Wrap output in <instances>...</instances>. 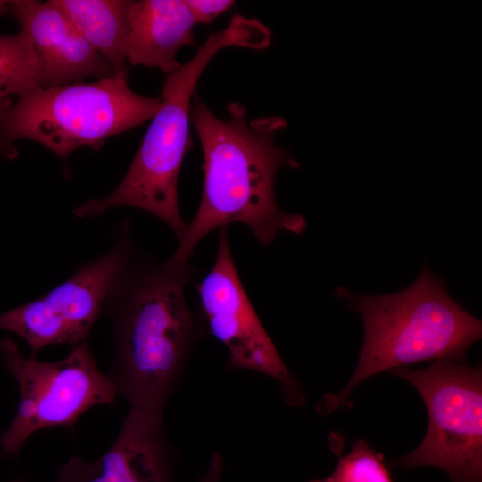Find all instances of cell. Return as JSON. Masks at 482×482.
<instances>
[{"label": "cell", "mask_w": 482, "mask_h": 482, "mask_svg": "<svg viewBox=\"0 0 482 482\" xmlns=\"http://www.w3.org/2000/svg\"><path fill=\"white\" fill-rule=\"evenodd\" d=\"M227 108L229 119L223 120L197 96L190 107L204 153V190L198 211L172 255L180 262H188L212 230L234 222L249 227L262 246L270 245L281 230L300 235L307 227L302 215L282 212L274 195L278 171L299 167L287 150L275 145L287 120L272 115L248 121L243 104L233 102Z\"/></svg>", "instance_id": "1"}, {"label": "cell", "mask_w": 482, "mask_h": 482, "mask_svg": "<svg viewBox=\"0 0 482 482\" xmlns=\"http://www.w3.org/2000/svg\"><path fill=\"white\" fill-rule=\"evenodd\" d=\"M195 269L172 256L124 274L105 308L113 320L109 377L130 407L163 411L206 328L184 295ZM104 308V309H105Z\"/></svg>", "instance_id": "2"}, {"label": "cell", "mask_w": 482, "mask_h": 482, "mask_svg": "<svg viewBox=\"0 0 482 482\" xmlns=\"http://www.w3.org/2000/svg\"><path fill=\"white\" fill-rule=\"evenodd\" d=\"M332 295L361 316L364 337L345 388L317 403L320 415L353 407V390L382 371L431 360L465 364L469 348L482 337L481 320L453 299L445 280L427 263L413 284L396 293L370 295L339 286Z\"/></svg>", "instance_id": "3"}, {"label": "cell", "mask_w": 482, "mask_h": 482, "mask_svg": "<svg viewBox=\"0 0 482 482\" xmlns=\"http://www.w3.org/2000/svg\"><path fill=\"white\" fill-rule=\"evenodd\" d=\"M271 43L268 27L254 18L232 17L222 30L212 34L195 56L166 78L161 107L118 187L107 196L77 206L79 218L97 216L116 206L145 210L164 221L179 241L186 230L178 202V179L189 137L190 100L202 72L221 49L241 46L263 49Z\"/></svg>", "instance_id": "4"}, {"label": "cell", "mask_w": 482, "mask_h": 482, "mask_svg": "<svg viewBox=\"0 0 482 482\" xmlns=\"http://www.w3.org/2000/svg\"><path fill=\"white\" fill-rule=\"evenodd\" d=\"M160 107V98L129 87L127 70L91 83L38 87L0 105V153L11 157L13 143L28 139L66 162L79 147L96 149L152 120Z\"/></svg>", "instance_id": "5"}, {"label": "cell", "mask_w": 482, "mask_h": 482, "mask_svg": "<svg viewBox=\"0 0 482 482\" xmlns=\"http://www.w3.org/2000/svg\"><path fill=\"white\" fill-rule=\"evenodd\" d=\"M390 372L417 389L428 418L420 445L390 466L404 470L436 467L452 482H482L481 366L437 360L424 369Z\"/></svg>", "instance_id": "6"}, {"label": "cell", "mask_w": 482, "mask_h": 482, "mask_svg": "<svg viewBox=\"0 0 482 482\" xmlns=\"http://www.w3.org/2000/svg\"><path fill=\"white\" fill-rule=\"evenodd\" d=\"M0 356L20 393L15 416L0 436V449L7 455H16L37 431L73 426L88 409L112 404L120 395L99 370L87 340L60 361L41 362L24 356L12 339L4 338Z\"/></svg>", "instance_id": "7"}, {"label": "cell", "mask_w": 482, "mask_h": 482, "mask_svg": "<svg viewBox=\"0 0 482 482\" xmlns=\"http://www.w3.org/2000/svg\"><path fill=\"white\" fill-rule=\"evenodd\" d=\"M195 288L206 328L229 350L228 367L267 375L279 383L287 405L304 404L303 388L281 359L239 278L227 227L220 229L212 270Z\"/></svg>", "instance_id": "8"}, {"label": "cell", "mask_w": 482, "mask_h": 482, "mask_svg": "<svg viewBox=\"0 0 482 482\" xmlns=\"http://www.w3.org/2000/svg\"><path fill=\"white\" fill-rule=\"evenodd\" d=\"M130 251L127 239L117 242L46 295L0 313V329L23 338L34 357L50 345L87 340L129 269Z\"/></svg>", "instance_id": "9"}, {"label": "cell", "mask_w": 482, "mask_h": 482, "mask_svg": "<svg viewBox=\"0 0 482 482\" xmlns=\"http://www.w3.org/2000/svg\"><path fill=\"white\" fill-rule=\"evenodd\" d=\"M174 452L163 411L130 407L112 445L96 460L59 466L54 482H174Z\"/></svg>", "instance_id": "10"}, {"label": "cell", "mask_w": 482, "mask_h": 482, "mask_svg": "<svg viewBox=\"0 0 482 482\" xmlns=\"http://www.w3.org/2000/svg\"><path fill=\"white\" fill-rule=\"evenodd\" d=\"M11 13L29 39L38 65L40 87L96 79L114 73L53 0L11 1Z\"/></svg>", "instance_id": "11"}, {"label": "cell", "mask_w": 482, "mask_h": 482, "mask_svg": "<svg viewBox=\"0 0 482 482\" xmlns=\"http://www.w3.org/2000/svg\"><path fill=\"white\" fill-rule=\"evenodd\" d=\"M195 24L185 1H131L128 62L174 72L181 66L176 58L179 49L195 44Z\"/></svg>", "instance_id": "12"}, {"label": "cell", "mask_w": 482, "mask_h": 482, "mask_svg": "<svg viewBox=\"0 0 482 482\" xmlns=\"http://www.w3.org/2000/svg\"><path fill=\"white\" fill-rule=\"evenodd\" d=\"M83 37L111 65L114 73L126 71L130 31L128 0H53Z\"/></svg>", "instance_id": "13"}, {"label": "cell", "mask_w": 482, "mask_h": 482, "mask_svg": "<svg viewBox=\"0 0 482 482\" xmlns=\"http://www.w3.org/2000/svg\"><path fill=\"white\" fill-rule=\"evenodd\" d=\"M38 87V65L27 35H0V105Z\"/></svg>", "instance_id": "14"}, {"label": "cell", "mask_w": 482, "mask_h": 482, "mask_svg": "<svg viewBox=\"0 0 482 482\" xmlns=\"http://www.w3.org/2000/svg\"><path fill=\"white\" fill-rule=\"evenodd\" d=\"M337 454L339 459L334 471L309 482H393L383 454L376 453L365 439L355 442L347 454Z\"/></svg>", "instance_id": "15"}, {"label": "cell", "mask_w": 482, "mask_h": 482, "mask_svg": "<svg viewBox=\"0 0 482 482\" xmlns=\"http://www.w3.org/2000/svg\"><path fill=\"white\" fill-rule=\"evenodd\" d=\"M185 3L195 24H210L235 4L231 0H187Z\"/></svg>", "instance_id": "16"}, {"label": "cell", "mask_w": 482, "mask_h": 482, "mask_svg": "<svg viewBox=\"0 0 482 482\" xmlns=\"http://www.w3.org/2000/svg\"><path fill=\"white\" fill-rule=\"evenodd\" d=\"M223 468L224 462L220 453H213L207 470L200 477L198 482H220Z\"/></svg>", "instance_id": "17"}, {"label": "cell", "mask_w": 482, "mask_h": 482, "mask_svg": "<svg viewBox=\"0 0 482 482\" xmlns=\"http://www.w3.org/2000/svg\"><path fill=\"white\" fill-rule=\"evenodd\" d=\"M11 13V1L0 0V16Z\"/></svg>", "instance_id": "18"}, {"label": "cell", "mask_w": 482, "mask_h": 482, "mask_svg": "<svg viewBox=\"0 0 482 482\" xmlns=\"http://www.w3.org/2000/svg\"><path fill=\"white\" fill-rule=\"evenodd\" d=\"M0 482H27V480H26V478L21 477V478H18L9 480V481H0Z\"/></svg>", "instance_id": "19"}]
</instances>
